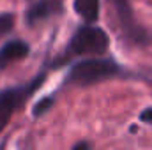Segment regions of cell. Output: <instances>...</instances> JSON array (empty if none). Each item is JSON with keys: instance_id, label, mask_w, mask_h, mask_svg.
Returning <instances> with one entry per match:
<instances>
[{"instance_id": "277c9868", "label": "cell", "mask_w": 152, "mask_h": 150, "mask_svg": "<svg viewBox=\"0 0 152 150\" xmlns=\"http://www.w3.org/2000/svg\"><path fill=\"white\" fill-rule=\"evenodd\" d=\"M108 2H110V5H113L118 27H120L126 41L133 46H147L151 42V36L134 18L129 0H108Z\"/></svg>"}, {"instance_id": "7a4b0ae2", "label": "cell", "mask_w": 152, "mask_h": 150, "mask_svg": "<svg viewBox=\"0 0 152 150\" xmlns=\"http://www.w3.org/2000/svg\"><path fill=\"white\" fill-rule=\"evenodd\" d=\"M118 76H126L122 66L112 57L103 58L101 55H97V57L83 58L76 62L66 78V83L76 85V87H90Z\"/></svg>"}, {"instance_id": "3957f363", "label": "cell", "mask_w": 152, "mask_h": 150, "mask_svg": "<svg viewBox=\"0 0 152 150\" xmlns=\"http://www.w3.org/2000/svg\"><path fill=\"white\" fill-rule=\"evenodd\" d=\"M44 79H46V73L42 71L27 85L0 90V133L7 127V124L11 122V118L16 113V110L21 108L32 97V94L44 83Z\"/></svg>"}, {"instance_id": "9c48e42d", "label": "cell", "mask_w": 152, "mask_h": 150, "mask_svg": "<svg viewBox=\"0 0 152 150\" xmlns=\"http://www.w3.org/2000/svg\"><path fill=\"white\" fill-rule=\"evenodd\" d=\"M14 28V14L12 12H2L0 14V39L5 37Z\"/></svg>"}, {"instance_id": "8fae6325", "label": "cell", "mask_w": 152, "mask_h": 150, "mask_svg": "<svg viewBox=\"0 0 152 150\" xmlns=\"http://www.w3.org/2000/svg\"><path fill=\"white\" fill-rule=\"evenodd\" d=\"M73 149H75V150H78V149H90V145H88V143H85V141H81V143H76Z\"/></svg>"}, {"instance_id": "5b68a950", "label": "cell", "mask_w": 152, "mask_h": 150, "mask_svg": "<svg viewBox=\"0 0 152 150\" xmlns=\"http://www.w3.org/2000/svg\"><path fill=\"white\" fill-rule=\"evenodd\" d=\"M62 11H64L62 0H37L27 9L25 20H27L28 27H36L37 23H42V21L60 14Z\"/></svg>"}, {"instance_id": "30bf717a", "label": "cell", "mask_w": 152, "mask_h": 150, "mask_svg": "<svg viewBox=\"0 0 152 150\" xmlns=\"http://www.w3.org/2000/svg\"><path fill=\"white\" fill-rule=\"evenodd\" d=\"M140 120H142L143 124H149V125H152V106L145 108L143 111L140 113Z\"/></svg>"}, {"instance_id": "ba28073f", "label": "cell", "mask_w": 152, "mask_h": 150, "mask_svg": "<svg viewBox=\"0 0 152 150\" xmlns=\"http://www.w3.org/2000/svg\"><path fill=\"white\" fill-rule=\"evenodd\" d=\"M53 104H55V95H46V97H41V101H37L36 104H34V110H32V115L39 118V117H42V115H46V113L50 111L51 108H53Z\"/></svg>"}, {"instance_id": "52a82bcc", "label": "cell", "mask_w": 152, "mask_h": 150, "mask_svg": "<svg viewBox=\"0 0 152 150\" xmlns=\"http://www.w3.org/2000/svg\"><path fill=\"white\" fill-rule=\"evenodd\" d=\"M73 9L85 23H96L101 12V0H73Z\"/></svg>"}, {"instance_id": "8992f818", "label": "cell", "mask_w": 152, "mask_h": 150, "mask_svg": "<svg viewBox=\"0 0 152 150\" xmlns=\"http://www.w3.org/2000/svg\"><path fill=\"white\" fill-rule=\"evenodd\" d=\"M28 53H30V46L21 39H12V41L5 42L0 48V69L11 66L12 62L27 58Z\"/></svg>"}, {"instance_id": "6da1fadb", "label": "cell", "mask_w": 152, "mask_h": 150, "mask_svg": "<svg viewBox=\"0 0 152 150\" xmlns=\"http://www.w3.org/2000/svg\"><path fill=\"white\" fill-rule=\"evenodd\" d=\"M108 48H110V36L106 34V30H103L101 27H96L92 23H85L76 28L67 48L57 60H53L51 67H62L76 57L104 55L108 51Z\"/></svg>"}]
</instances>
